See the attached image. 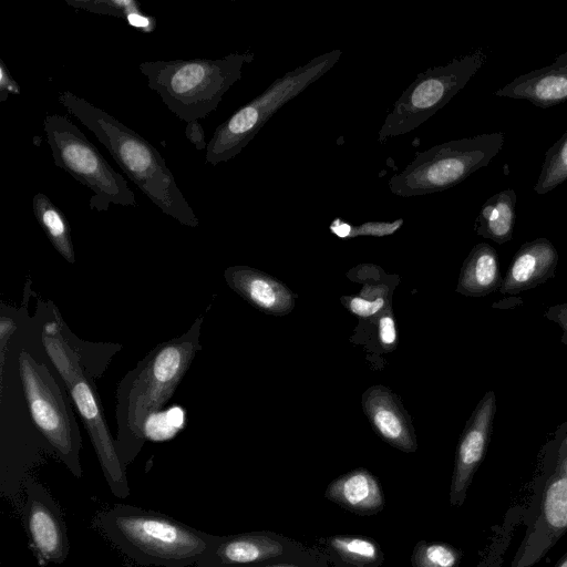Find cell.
Here are the masks:
<instances>
[{"mask_svg": "<svg viewBox=\"0 0 567 567\" xmlns=\"http://www.w3.org/2000/svg\"><path fill=\"white\" fill-rule=\"evenodd\" d=\"M203 317L182 336L159 343L128 371L116 389L117 454L127 466L146 441L150 417L171 400L200 350Z\"/></svg>", "mask_w": 567, "mask_h": 567, "instance_id": "1", "label": "cell"}, {"mask_svg": "<svg viewBox=\"0 0 567 567\" xmlns=\"http://www.w3.org/2000/svg\"><path fill=\"white\" fill-rule=\"evenodd\" d=\"M59 102L103 144L127 177L164 214L184 226L199 220L181 192L161 153L138 133L71 91Z\"/></svg>", "mask_w": 567, "mask_h": 567, "instance_id": "2", "label": "cell"}, {"mask_svg": "<svg viewBox=\"0 0 567 567\" xmlns=\"http://www.w3.org/2000/svg\"><path fill=\"white\" fill-rule=\"evenodd\" d=\"M94 525L142 566H195L216 538L162 513L125 504L97 514Z\"/></svg>", "mask_w": 567, "mask_h": 567, "instance_id": "3", "label": "cell"}, {"mask_svg": "<svg viewBox=\"0 0 567 567\" xmlns=\"http://www.w3.org/2000/svg\"><path fill=\"white\" fill-rule=\"evenodd\" d=\"M52 310L54 319L44 323L41 332L44 350L81 416L111 492L118 498H126L130 495L126 466L117 454L94 380L54 305Z\"/></svg>", "mask_w": 567, "mask_h": 567, "instance_id": "4", "label": "cell"}, {"mask_svg": "<svg viewBox=\"0 0 567 567\" xmlns=\"http://www.w3.org/2000/svg\"><path fill=\"white\" fill-rule=\"evenodd\" d=\"M251 52H234L221 59L142 62L138 68L164 104L186 123L215 111L224 94L240 80Z\"/></svg>", "mask_w": 567, "mask_h": 567, "instance_id": "5", "label": "cell"}, {"mask_svg": "<svg viewBox=\"0 0 567 567\" xmlns=\"http://www.w3.org/2000/svg\"><path fill=\"white\" fill-rule=\"evenodd\" d=\"M341 55V50H332L276 79L216 127L207 144L205 162L217 165L238 155L277 111L330 71Z\"/></svg>", "mask_w": 567, "mask_h": 567, "instance_id": "6", "label": "cell"}, {"mask_svg": "<svg viewBox=\"0 0 567 567\" xmlns=\"http://www.w3.org/2000/svg\"><path fill=\"white\" fill-rule=\"evenodd\" d=\"M504 143V133L493 132L435 145L417 153L401 173L393 175L389 188L401 197L445 190L489 164Z\"/></svg>", "mask_w": 567, "mask_h": 567, "instance_id": "7", "label": "cell"}, {"mask_svg": "<svg viewBox=\"0 0 567 567\" xmlns=\"http://www.w3.org/2000/svg\"><path fill=\"white\" fill-rule=\"evenodd\" d=\"M43 127L54 164L93 192L91 209L107 212L111 204L136 207L135 195L123 175L68 116L48 114Z\"/></svg>", "mask_w": 567, "mask_h": 567, "instance_id": "8", "label": "cell"}, {"mask_svg": "<svg viewBox=\"0 0 567 567\" xmlns=\"http://www.w3.org/2000/svg\"><path fill=\"white\" fill-rule=\"evenodd\" d=\"M20 380L37 429L68 470L82 477V440L72 406L48 367L28 351L19 354Z\"/></svg>", "mask_w": 567, "mask_h": 567, "instance_id": "9", "label": "cell"}, {"mask_svg": "<svg viewBox=\"0 0 567 567\" xmlns=\"http://www.w3.org/2000/svg\"><path fill=\"white\" fill-rule=\"evenodd\" d=\"M485 60L486 54L478 49L419 73L388 113L378 142L406 134L423 124L467 84Z\"/></svg>", "mask_w": 567, "mask_h": 567, "instance_id": "10", "label": "cell"}, {"mask_svg": "<svg viewBox=\"0 0 567 567\" xmlns=\"http://www.w3.org/2000/svg\"><path fill=\"white\" fill-rule=\"evenodd\" d=\"M25 495L24 526L29 546L39 566L63 564L70 551V542L60 506L33 480H27Z\"/></svg>", "mask_w": 567, "mask_h": 567, "instance_id": "11", "label": "cell"}, {"mask_svg": "<svg viewBox=\"0 0 567 567\" xmlns=\"http://www.w3.org/2000/svg\"><path fill=\"white\" fill-rule=\"evenodd\" d=\"M495 414L496 394L489 390L476 404L458 441L450 492L453 505L462 504L473 474L484 457Z\"/></svg>", "mask_w": 567, "mask_h": 567, "instance_id": "12", "label": "cell"}, {"mask_svg": "<svg viewBox=\"0 0 567 567\" xmlns=\"http://www.w3.org/2000/svg\"><path fill=\"white\" fill-rule=\"evenodd\" d=\"M361 402L371 426L384 442L406 453L416 451L412 419L395 393L384 385H372Z\"/></svg>", "mask_w": 567, "mask_h": 567, "instance_id": "13", "label": "cell"}, {"mask_svg": "<svg viewBox=\"0 0 567 567\" xmlns=\"http://www.w3.org/2000/svg\"><path fill=\"white\" fill-rule=\"evenodd\" d=\"M224 278L235 292L258 310L286 316L296 305V295L280 280L249 266H230Z\"/></svg>", "mask_w": 567, "mask_h": 567, "instance_id": "14", "label": "cell"}, {"mask_svg": "<svg viewBox=\"0 0 567 567\" xmlns=\"http://www.w3.org/2000/svg\"><path fill=\"white\" fill-rule=\"evenodd\" d=\"M558 251L546 238L526 241L514 255L499 291L517 295L555 277Z\"/></svg>", "mask_w": 567, "mask_h": 567, "instance_id": "15", "label": "cell"}, {"mask_svg": "<svg viewBox=\"0 0 567 567\" xmlns=\"http://www.w3.org/2000/svg\"><path fill=\"white\" fill-rule=\"evenodd\" d=\"M495 94L527 100L538 107H550L567 101V52L551 64L515 78Z\"/></svg>", "mask_w": 567, "mask_h": 567, "instance_id": "16", "label": "cell"}, {"mask_svg": "<svg viewBox=\"0 0 567 567\" xmlns=\"http://www.w3.org/2000/svg\"><path fill=\"white\" fill-rule=\"evenodd\" d=\"M282 551V545L266 534L216 536L194 567H239L277 557Z\"/></svg>", "mask_w": 567, "mask_h": 567, "instance_id": "17", "label": "cell"}, {"mask_svg": "<svg viewBox=\"0 0 567 567\" xmlns=\"http://www.w3.org/2000/svg\"><path fill=\"white\" fill-rule=\"evenodd\" d=\"M326 498L359 515H373L384 507L378 478L365 468L352 470L332 481Z\"/></svg>", "mask_w": 567, "mask_h": 567, "instance_id": "18", "label": "cell"}, {"mask_svg": "<svg viewBox=\"0 0 567 567\" xmlns=\"http://www.w3.org/2000/svg\"><path fill=\"white\" fill-rule=\"evenodd\" d=\"M502 281L496 250L478 243L462 265L455 290L466 297H484L499 290Z\"/></svg>", "mask_w": 567, "mask_h": 567, "instance_id": "19", "label": "cell"}, {"mask_svg": "<svg viewBox=\"0 0 567 567\" xmlns=\"http://www.w3.org/2000/svg\"><path fill=\"white\" fill-rule=\"evenodd\" d=\"M516 199L512 188L491 196L480 209L475 221L476 233L501 245L509 241L516 220Z\"/></svg>", "mask_w": 567, "mask_h": 567, "instance_id": "20", "label": "cell"}, {"mask_svg": "<svg viewBox=\"0 0 567 567\" xmlns=\"http://www.w3.org/2000/svg\"><path fill=\"white\" fill-rule=\"evenodd\" d=\"M34 216L54 249L70 264H74L75 255L70 225L64 214L43 193L32 198Z\"/></svg>", "mask_w": 567, "mask_h": 567, "instance_id": "21", "label": "cell"}, {"mask_svg": "<svg viewBox=\"0 0 567 567\" xmlns=\"http://www.w3.org/2000/svg\"><path fill=\"white\" fill-rule=\"evenodd\" d=\"M348 277L352 281H365L361 291L357 295L342 296L340 301L355 317L369 320L378 316L384 309L391 307L394 286L386 284H373L351 271Z\"/></svg>", "mask_w": 567, "mask_h": 567, "instance_id": "22", "label": "cell"}, {"mask_svg": "<svg viewBox=\"0 0 567 567\" xmlns=\"http://www.w3.org/2000/svg\"><path fill=\"white\" fill-rule=\"evenodd\" d=\"M567 181V131L545 153L534 190L544 195Z\"/></svg>", "mask_w": 567, "mask_h": 567, "instance_id": "23", "label": "cell"}, {"mask_svg": "<svg viewBox=\"0 0 567 567\" xmlns=\"http://www.w3.org/2000/svg\"><path fill=\"white\" fill-rule=\"evenodd\" d=\"M542 522L554 536L567 528V476L554 481L547 488Z\"/></svg>", "mask_w": 567, "mask_h": 567, "instance_id": "24", "label": "cell"}, {"mask_svg": "<svg viewBox=\"0 0 567 567\" xmlns=\"http://www.w3.org/2000/svg\"><path fill=\"white\" fill-rule=\"evenodd\" d=\"M328 543L343 560L357 565L372 564L377 561L380 555L378 544L367 537L333 536L329 538Z\"/></svg>", "mask_w": 567, "mask_h": 567, "instance_id": "25", "label": "cell"}, {"mask_svg": "<svg viewBox=\"0 0 567 567\" xmlns=\"http://www.w3.org/2000/svg\"><path fill=\"white\" fill-rule=\"evenodd\" d=\"M411 561L413 567H455L458 554L446 544L419 542Z\"/></svg>", "mask_w": 567, "mask_h": 567, "instance_id": "26", "label": "cell"}, {"mask_svg": "<svg viewBox=\"0 0 567 567\" xmlns=\"http://www.w3.org/2000/svg\"><path fill=\"white\" fill-rule=\"evenodd\" d=\"M65 2L75 9L124 19L141 11L140 3L134 0H65Z\"/></svg>", "mask_w": 567, "mask_h": 567, "instance_id": "27", "label": "cell"}, {"mask_svg": "<svg viewBox=\"0 0 567 567\" xmlns=\"http://www.w3.org/2000/svg\"><path fill=\"white\" fill-rule=\"evenodd\" d=\"M377 343L382 352H391L396 348L398 331L392 306L384 309L378 316Z\"/></svg>", "mask_w": 567, "mask_h": 567, "instance_id": "28", "label": "cell"}, {"mask_svg": "<svg viewBox=\"0 0 567 567\" xmlns=\"http://www.w3.org/2000/svg\"><path fill=\"white\" fill-rule=\"evenodd\" d=\"M403 225V219L393 221H367L352 226L350 238L359 236L384 237L396 233Z\"/></svg>", "mask_w": 567, "mask_h": 567, "instance_id": "29", "label": "cell"}, {"mask_svg": "<svg viewBox=\"0 0 567 567\" xmlns=\"http://www.w3.org/2000/svg\"><path fill=\"white\" fill-rule=\"evenodd\" d=\"M544 317L556 323L563 331L560 341L567 344V302L548 307Z\"/></svg>", "mask_w": 567, "mask_h": 567, "instance_id": "30", "label": "cell"}, {"mask_svg": "<svg viewBox=\"0 0 567 567\" xmlns=\"http://www.w3.org/2000/svg\"><path fill=\"white\" fill-rule=\"evenodd\" d=\"M20 85L11 76L4 62L0 60V102H4L10 93L19 94Z\"/></svg>", "mask_w": 567, "mask_h": 567, "instance_id": "31", "label": "cell"}, {"mask_svg": "<svg viewBox=\"0 0 567 567\" xmlns=\"http://www.w3.org/2000/svg\"><path fill=\"white\" fill-rule=\"evenodd\" d=\"M185 135L197 151L207 148L204 130L198 120L190 121L186 124Z\"/></svg>", "mask_w": 567, "mask_h": 567, "instance_id": "32", "label": "cell"}, {"mask_svg": "<svg viewBox=\"0 0 567 567\" xmlns=\"http://www.w3.org/2000/svg\"><path fill=\"white\" fill-rule=\"evenodd\" d=\"M17 330V323L16 321L6 315L0 316V346H1V363L3 365V359H4V351L7 342L9 341L10 337Z\"/></svg>", "mask_w": 567, "mask_h": 567, "instance_id": "33", "label": "cell"}, {"mask_svg": "<svg viewBox=\"0 0 567 567\" xmlns=\"http://www.w3.org/2000/svg\"><path fill=\"white\" fill-rule=\"evenodd\" d=\"M126 21L131 27L143 32H151L155 29V19L146 16L142 11L132 13L126 18Z\"/></svg>", "mask_w": 567, "mask_h": 567, "instance_id": "34", "label": "cell"}, {"mask_svg": "<svg viewBox=\"0 0 567 567\" xmlns=\"http://www.w3.org/2000/svg\"><path fill=\"white\" fill-rule=\"evenodd\" d=\"M352 225L340 218H336L330 225V231L342 239H349Z\"/></svg>", "mask_w": 567, "mask_h": 567, "instance_id": "35", "label": "cell"}, {"mask_svg": "<svg viewBox=\"0 0 567 567\" xmlns=\"http://www.w3.org/2000/svg\"><path fill=\"white\" fill-rule=\"evenodd\" d=\"M557 567H567V557L563 559Z\"/></svg>", "mask_w": 567, "mask_h": 567, "instance_id": "36", "label": "cell"}, {"mask_svg": "<svg viewBox=\"0 0 567 567\" xmlns=\"http://www.w3.org/2000/svg\"><path fill=\"white\" fill-rule=\"evenodd\" d=\"M267 567H296L292 565H277V566H267Z\"/></svg>", "mask_w": 567, "mask_h": 567, "instance_id": "37", "label": "cell"}, {"mask_svg": "<svg viewBox=\"0 0 567 567\" xmlns=\"http://www.w3.org/2000/svg\"><path fill=\"white\" fill-rule=\"evenodd\" d=\"M565 473H566V476H567V458H566V463H565Z\"/></svg>", "mask_w": 567, "mask_h": 567, "instance_id": "38", "label": "cell"}]
</instances>
